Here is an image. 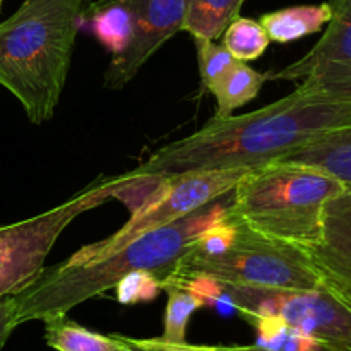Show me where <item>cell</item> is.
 <instances>
[{"mask_svg": "<svg viewBox=\"0 0 351 351\" xmlns=\"http://www.w3.org/2000/svg\"><path fill=\"white\" fill-rule=\"evenodd\" d=\"M343 189L317 168L273 161L235 185L232 216L259 235L311 250L321 239L326 202Z\"/></svg>", "mask_w": 351, "mask_h": 351, "instance_id": "5", "label": "cell"}, {"mask_svg": "<svg viewBox=\"0 0 351 351\" xmlns=\"http://www.w3.org/2000/svg\"><path fill=\"white\" fill-rule=\"evenodd\" d=\"M245 0H185L184 31L192 38L218 40L239 17Z\"/></svg>", "mask_w": 351, "mask_h": 351, "instance_id": "17", "label": "cell"}, {"mask_svg": "<svg viewBox=\"0 0 351 351\" xmlns=\"http://www.w3.org/2000/svg\"><path fill=\"white\" fill-rule=\"evenodd\" d=\"M136 16V33L125 51L110 60L105 72L108 89H122L165 41L184 31L185 0H129Z\"/></svg>", "mask_w": 351, "mask_h": 351, "instance_id": "9", "label": "cell"}, {"mask_svg": "<svg viewBox=\"0 0 351 351\" xmlns=\"http://www.w3.org/2000/svg\"><path fill=\"white\" fill-rule=\"evenodd\" d=\"M226 50L240 62L256 60L266 51L271 40L259 21L237 17L221 34Z\"/></svg>", "mask_w": 351, "mask_h": 351, "instance_id": "20", "label": "cell"}, {"mask_svg": "<svg viewBox=\"0 0 351 351\" xmlns=\"http://www.w3.org/2000/svg\"><path fill=\"white\" fill-rule=\"evenodd\" d=\"M346 127H351V82L305 77L293 93L256 112L213 117L197 132L154 151L129 175L160 182L256 168Z\"/></svg>", "mask_w": 351, "mask_h": 351, "instance_id": "1", "label": "cell"}, {"mask_svg": "<svg viewBox=\"0 0 351 351\" xmlns=\"http://www.w3.org/2000/svg\"><path fill=\"white\" fill-rule=\"evenodd\" d=\"M96 40L112 53L120 55L132 43L136 16L129 0H96L84 10Z\"/></svg>", "mask_w": 351, "mask_h": 351, "instance_id": "13", "label": "cell"}, {"mask_svg": "<svg viewBox=\"0 0 351 351\" xmlns=\"http://www.w3.org/2000/svg\"><path fill=\"white\" fill-rule=\"evenodd\" d=\"M2 3H3V0H0V9H2Z\"/></svg>", "mask_w": 351, "mask_h": 351, "instance_id": "26", "label": "cell"}, {"mask_svg": "<svg viewBox=\"0 0 351 351\" xmlns=\"http://www.w3.org/2000/svg\"><path fill=\"white\" fill-rule=\"evenodd\" d=\"M329 5L332 16L321 40L307 55L281 71L269 72L267 77L351 82V0H329Z\"/></svg>", "mask_w": 351, "mask_h": 351, "instance_id": "10", "label": "cell"}, {"mask_svg": "<svg viewBox=\"0 0 351 351\" xmlns=\"http://www.w3.org/2000/svg\"><path fill=\"white\" fill-rule=\"evenodd\" d=\"M252 168H235L223 171H202L160 180L156 192L137 209L130 211V218L117 233L101 242L91 243L72 254L65 263L81 264L110 256L130 240L154 228L191 215L195 209L223 197Z\"/></svg>", "mask_w": 351, "mask_h": 351, "instance_id": "8", "label": "cell"}, {"mask_svg": "<svg viewBox=\"0 0 351 351\" xmlns=\"http://www.w3.org/2000/svg\"><path fill=\"white\" fill-rule=\"evenodd\" d=\"M197 278L281 290H315L324 285L307 250L259 235L237 221L232 209L228 218L208 230L189 249L171 280Z\"/></svg>", "mask_w": 351, "mask_h": 351, "instance_id": "4", "label": "cell"}, {"mask_svg": "<svg viewBox=\"0 0 351 351\" xmlns=\"http://www.w3.org/2000/svg\"><path fill=\"white\" fill-rule=\"evenodd\" d=\"M332 10L329 2L319 5H295L264 14L259 23L271 41L290 43L321 31L329 23Z\"/></svg>", "mask_w": 351, "mask_h": 351, "instance_id": "14", "label": "cell"}, {"mask_svg": "<svg viewBox=\"0 0 351 351\" xmlns=\"http://www.w3.org/2000/svg\"><path fill=\"white\" fill-rule=\"evenodd\" d=\"M195 50H197L199 74L204 88L211 89L230 69L235 65L237 58L225 48V45L216 43L208 38H194Z\"/></svg>", "mask_w": 351, "mask_h": 351, "instance_id": "21", "label": "cell"}, {"mask_svg": "<svg viewBox=\"0 0 351 351\" xmlns=\"http://www.w3.org/2000/svg\"><path fill=\"white\" fill-rule=\"evenodd\" d=\"M86 0H24L0 23V84L34 125L53 119Z\"/></svg>", "mask_w": 351, "mask_h": 351, "instance_id": "3", "label": "cell"}, {"mask_svg": "<svg viewBox=\"0 0 351 351\" xmlns=\"http://www.w3.org/2000/svg\"><path fill=\"white\" fill-rule=\"evenodd\" d=\"M17 305L14 297H5L0 300V350L9 341L10 335L17 328L16 321Z\"/></svg>", "mask_w": 351, "mask_h": 351, "instance_id": "24", "label": "cell"}, {"mask_svg": "<svg viewBox=\"0 0 351 351\" xmlns=\"http://www.w3.org/2000/svg\"><path fill=\"white\" fill-rule=\"evenodd\" d=\"M45 339L57 351H134L119 335H98L65 317L45 322Z\"/></svg>", "mask_w": 351, "mask_h": 351, "instance_id": "16", "label": "cell"}, {"mask_svg": "<svg viewBox=\"0 0 351 351\" xmlns=\"http://www.w3.org/2000/svg\"><path fill=\"white\" fill-rule=\"evenodd\" d=\"M338 297H339V295H338ZM339 298H341V300L345 302V304L348 305V307L351 308V297H339Z\"/></svg>", "mask_w": 351, "mask_h": 351, "instance_id": "25", "label": "cell"}, {"mask_svg": "<svg viewBox=\"0 0 351 351\" xmlns=\"http://www.w3.org/2000/svg\"><path fill=\"white\" fill-rule=\"evenodd\" d=\"M120 336V335H119ZM127 345L134 351H269L264 350L261 346H209V345H189L185 343H178V345H171V343L161 341L160 338H149V339H134L127 338V336H120Z\"/></svg>", "mask_w": 351, "mask_h": 351, "instance_id": "23", "label": "cell"}, {"mask_svg": "<svg viewBox=\"0 0 351 351\" xmlns=\"http://www.w3.org/2000/svg\"><path fill=\"white\" fill-rule=\"evenodd\" d=\"M119 177L98 178L79 194L38 216L0 226V300L29 287L67 226L113 197Z\"/></svg>", "mask_w": 351, "mask_h": 351, "instance_id": "6", "label": "cell"}, {"mask_svg": "<svg viewBox=\"0 0 351 351\" xmlns=\"http://www.w3.org/2000/svg\"><path fill=\"white\" fill-rule=\"evenodd\" d=\"M115 290L120 304L130 305L139 304V302H149L156 298V295L161 290V285L153 274L139 271V273L127 274L125 278H122L117 283Z\"/></svg>", "mask_w": 351, "mask_h": 351, "instance_id": "22", "label": "cell"}, {"mask_svg": "<svg viewBox=\"0 0 351 351\" xmlns=\"http://www.w3.org/2000/svg\"><path fill=\"white\" fill-rule=\"evenodd\" d=\"M267 81V74L254 71L247 62L237 60L235 65L209 89L216 98L215 119H226L237 108L252 101Z\"/></svg>", "mask_w": 351, "mask_h": 351, "instance_id": "15", "label": "cell"}, {"mask_svg": "<svg viewBox=\"0 0 351 351\" xmlns=\"http://www.w3.org/2000/svg\"><path fill=\"white\" fill-rule=\"evenodd\" d=\"M276 161L317 168L351 189V127L328 134Z\"/></svg>", "mask_w": 351, "mask_h": 351, "instance_id": "12", "label": "cell"}, {"mask_svg": "<svg viewBox=\"0 0 351 351\" xmlns=\"http://www.w3.org/2000/svg\"><path fill=\"white\" fill-rule=\"evenodd\" d=\"M211 281V280H209ZM218 298L249 315H273L308 336L321 351H351V308L326 285L315 290L216 283Z\"/></svg>", "mask_w": 351, "mask_h": 351, "instance_id": "7", "label": "cell"}, {"mask_svg": "<svg viewBox=\"0 0 351 351\" xmlns=\"http://www.w3.org/2000/svg\"><path fill=\"white\" fill-rule=\"evenodd\" d=\"M257 329V346L269 351H321L317 341L273 315L245 317Z\"/></svg>", "mask_w": 351, "mask_h": 351, "instance_id": "19", "label": "cell"}, {"mask_svg": "<svg viewBox=\"0 0 351 351\" xmlns=\"http://www.w3.org/2000/svg\"><path fill=\"white\" fill-rule=\"evenodd\" d=\"M307 252L322 283L339 297H351V189L326 202L321 239Z\"/></svg>", "mask_w": 351, "mask_h": 351, "instance_id": "11", "label": "cell"}, {"mask_svg": "<svg viewBox=\"0 0 351 351\" xmlns=\"http://www.w3.org/2000/svg\"><path fill=\"white\" fill-rule=\"evenodd\" d=\"M161 290L168 293V304L167 314H165V331L160 339L165 343H171V345L185 343V331H187V324L192 314L197 308L206 307L208 302L201 295L189 290L187 287L177 283V281H167L163 283Z\"/></svg>", "mask_w": 351, "mask_h": 351, "instance_id": "18", "label": "cell"}, {"mask_svg": "<svg viewBox=\"0 0 351 351\" xmlns=\"http://www.w3.org/2000/svg\"><path fill=\"white\" fill-rule=\"evenodd\" d=\"M226 195V194H225ZM223 195V197H225ZM209 202L191 215L143 233L110 256L81 264L58 263L19 293L12 295L17 305V326L29 321H51L89 298L115 288L127 274L149 273L167 283L175 276L178 263L208 230L230 216L232 197Z\"/></svg>", "mask_w": 351, "mask_h": 351, "instance_id": "2", "label": "cell"}]
</instances>
